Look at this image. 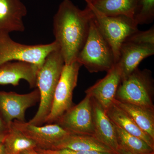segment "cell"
<instances>
[{"instance_id": "cell-11", "label": "cell", "mask_w": 154, "mask_h": 154, "mask_svg": "<svg viewBox=\"0 0 154 154\" xmlns=\"http://www.w3.org/2000/svg\"><path fill=\"white\" fill-rule=\"evenodd\" d=\"M12 124L36 143L37 148L52 150L69 133L56 123L36 126L26 122L14 120Z\"/></svg>"}, {"instance_id": "cell-26", "label": "cell", "mask_w": 154, "mask_h": 154, "mask_svg": "<svg viewBox=\"0 0 154 154\" xmlns=\"http://www.w3.org/2000/svg\"><path fill=\"white\" fill-rule=\"evenodd\" d=\"M0 154H7L5 146L2 142H0Z\"/></svg>"}, {"instance_id": "cell-8", "label": "cell", "mask_w": 154, "mask_h": 154, "mask_svg": "<svg viewBox=\"0 0 154 154\" xmlns=\"http://www.w3.org/2000/svg\"><path fill=\"white\" fill-rule=\"evenodd\" d=\"M82 65L75 60L65 64L56 88L51 110L45 123H54L74 104L72 98L74 90L77 85L79 71Z\"/></svg>"}, {"instance_id": "cell-6", "label": "cell", "mask_w": 154, "mask_h": 154, "mask_svg": "<svg viewBox=\"0 0 154 154\" xmlns=\"http://www.w3.org/2000/svg\"><path fill=\"white\" fill-rule=\"evenodd\" d=\"M9 33L0 30V65L7 62L22 61L41 66L50 53L60 48L55 41L47 44H21L13 40Z\"/></svg>"}, {"instance_id": "cell-19", "label": "cell", "mask_w": 154, "mask_h": 154, "mask_svg": "<svg viewBox=\"0 0 154 154\" xmlns=\"http://www.w3.org/2000/svg\"><path fill=\"white\" fill-rule=\"evenodd\" d=\"M137 2V0H95L88 5L105 16H125L133 18Z\"/></svg>"}, {"instance_id": "cell-13", "label": "cell", "mask_w": 154, "mask_h": 154, "mask_svg": "<svg viewBox=\"0 0 154 154\" xmlns=\"http://www.w3.org/2000/svg\"><path fill=\"white\" fill-rule=\"evenodd\" d=\"M40 67L22 61L5 63L0 65V85L16 87L23 79L28 83L30 88H36L37 72Z\"/></svg>"}, {"instance_id": "cell-5", "label": "cell", "mask_w": 154, "mask_h": 154, "mask_svg": "<svg viewBox=\"0 0 154 154\" xmlns=\"http://www.w3.org/2000/svg\"><path fill=\"white\" fill-rule=\"evenodd\" d=\"M154 81L152 72L148 69L137 68L128 76L121 81L115 99L154 109Z\"/></svg>"}, {"instance_id": "cell-1", "label": "cell", "mask_w": 154, "mask_h": 154, "mask_svg": "<svg viewBox=\"0 0 154 154\" xmlns=\"http://www.w3.org/2000/svg\"><path fill=\"white\" fill-rule=\"evenodd\" d=\"M94 15L87 5L84 10L70 0H63L53 19V32L64 60L65 64L77 60L88 38Z\"/></svg>"}, {"instance_id": "cell-9", "label": "cell", "mask_w": 154, "mask_h": 154, "mask_svg": "<svg viewBox=\"0 0 154 154\" xmlns=\"http://www.w3.org/2000/svg\"><path fill=\"white\" fill-rule=\"evenodd\" d=\"M70 134H94L92 98L86 95L78 105L66 111L55 123Z\"/></svg>"}, {"instance_id": "cell-23", "label": "cell", "mask_w": 154, "mask_h": 154, "mask_svg": "<svg viewBox=\"0 0 154 154\" xmlns=\"http://www.w3.org/2000/svg\"><path fill=\"white\" fill-rule=\"evenodd\" d=\"M36 151L41 154H118L97 151H75L70 149L45 150L36 148Z\"/></svg>"}, {"instance_id": "cell-4", "label": "cell", "mask_w": 154, "mask_h": 154, "mask_svg": "<svg viewBox=\"0 0 154 154\" xmlns=\"http://www.w3.org/2000/svg\"><path fill=\"white\" fill-rule=\"evenodd\" d=\"M154 54V26L145 31L138 30L128 37L122 44L115 63L120 70L122 80L138 68L144 59Z\"/></svg>"}, {"instance_id": "cell-28", "label": "cell", "mask_w": 154, "mask_h": 154, "mask_svg": "<svg viewBox=\"0 0 154 154\" xmlns=\"http://www.w3.org/2000/svg\"><path fill=\"white\" fill-rule=\"evenodd\" d=\"M88 5H91L94 2L95 0H85Z\"/></svg>"}, {"instance_id": "cell-25", "label": "cell", "mask_w": 154, "mask_h": 154, "mask_svg": "<svg viewBox=\"0 0 154 154\" xmlns=\"http://www.w3.org/2000/svg\"><path fill=\"white\" fill-rule=\"evenodd\" d=\"M117 152L118 154H137L125 150L124 149H122L121 148H119ZM150 154H154V153Z\"/></svg>"}, {"instance_id": "cell-17", "label": "cell", "mask_w": 154, "mask_h": 154, "mask_svg": "<svg viewBox=\"0 0 154 154\" xmlns=\"http://www.w3.org/2000/svg\"><path fill=\"white\" fill-rule=\"evenodd\" d=\"M106 112L113 124L130 134L141 139L154 149V140L141 129L131 117L115 103Z\"/></svg>"}, {"instance_id": "cell-14", "label": "cell", "mask_w": 154, "mask_h": 154, "mask_svg": "<svg viewBox=\"0 0 154 154\" xmlns=\"http://www.w3.org/2000/svg\"><path fill=\"white\" fill-rule=\"evenodd\" d=\"M27 13L21 0H0V30L9 33L24 32L23 18Z\"/></svg>"}, {"instance_id": "cell-27", "label": "cell", "mask_w": 154, "mask_h": 154, "mask_svg": "<svg viewBox=\"0 0 154 154\" xmlns=\"http://www.w3.org/2000/svg\"><path fill=\"white\" fill-rule=\"evenodd\" d=\"M23 153L25 154H41L36 151L35 149H31L30 150L27 151Z\"/></svg>"}, {"instance_id": "cell-22", "label": "cell", "mask_w": 154, "mask_h": 154, "mask_svg": "<svg viewBox=\"0 0 154 154\" xmlns=\"http://www.w3.org/2000/svg\"><path fill=\"white\" fill-rule=\"evenodd\" d=\"M133 19L138 25H148L154 20V0H137Z\"/></svg>"}, {"instance_id": "cell-18", "label": "cell", "mask_w": 154, "mask_h": 154, "mask_svg": "<svg viewBox=\"0 0 154 154\" xmlns=\"http://www.w3.org/2000/svg\"><path fill=\"white\" fill-rule=\"evenodd\" d=\"M114 103L124 110L141 129L154 140V110L115 100Z\"/></svg>"}, {"instance_id": "cell-24", "label": "cell", "mask_w": 154, "mask_h": 154, "mask_svg": "<svg viewBox=\"0 0 154 154\" xmlns=\"http://www.w3.org/2000/svg\"><path fill=\"white\" fill-rule=\"evenodd\" d=\"M10 123H8L6 121L0 112V142H3L8 134L10 129Z\"/></svg>"}, {"instance_id": "cell-10", "label": "cell", "mask_w": 154, "mask_h": 154, "mask_svg": "<svg viewBox=\"0 0 154 154\" xmlns=\"http://www.w3.org/2000/svg\"><path fill=\"white\" fill-rule=\"evenodd\" d=\"M39 101L40 94L38 88L24 94L0 91V112L8 123L14 120L24 122H26V110Z\"/></svg>"}, {"instance_id": "cell-16", "label": "cell", "mask_w": 154, "mask_h": 154, "mask_svg": "<svg viewBox=\"0 0 154 154\" xmlns=\"http://www.w3.org/2000/svg\"><path fill=\"white\" fill-rule=\"evenodd\" d=\"M70 149L115 153L112 149L99 140L93 135L69 134L52 150Z\"/></svg>"}, {"instance_id": "cell-7", "label": "cell", "mask_w": 154, "mask_h": 154, "mask_svg": "<svg viewBox=\"0 0 154 154\" xmlns=\"http://www.w3.org/2000/svg\"><path fill=\"white\" fill-rule=\"evenodd\" d=\"M88 6L93 10L94 19L102 35L113 49L116 63L122 44L128 37L139 30L138 25L131 17L105 16Z\"/></svg>"}, {"instance_id": "cell-3", "label": "cell", "mask_w": 154, "mask_h": 154, "mask_svg": "<svg viewBox=\"0 0 154 154\" xmlns=\"http://www.w3.org/2000/svg\"><path fill=\"white\" fill-rule=\"evenodd\" d=\"M77 60L90 73L107 72L115 65L113 49L102 35L94 17L88 38Z\"/></svg>"}, {"instance_id": "cell-21", "label": "cell", "mask_w": 154, "mask_h": 154, "mask_svg": "<svg viewBox=\"0 0 154 154\" xmlns=\"http://www.w3.org/2000/svg\"><path fill=\"white\" fill-rule=\"evenodd\" d=\"M114 126L119 148L134 154H150L154 153V149L141 139L130 134L115 125Z\"/></svg>"}, {"instance_id": "cell-29", "label": "cell", "mask_w": 154, "mask_h": 154, "mask_svg": "<svg viewBox=\"0 0 154 154\" xmlns=\"http://www.w3.org/2000/svg\"><path fill=\"white\" fill-rule=\"evenodd\" d=\"M21 154H24V153H22Z\"/></svg>"}, {"instance_id": "cell-2", "label": "cell", "mask_w": 154, "mask_h": 154, "mask_svg": "<svg viewBox=\"0 0 154 154\" xmlns=\"http://www.w3.org/2000/svg\"><path fill=\"white\" fill-rule=\"evenodd\" d=\"M65 65L60 48L50 53L38 69L36 88L40 94L39 105L37 112L29 124L42 126L51 110L56 88Z\"/></svg>"}, {"instance_id": "cell-15", "label": "cell", "mask_w": 154, "mask_h": 154, "mask_svg": "<svg viewBox=\"0 0 154 154\" xmlns=\"http://www.w3.org/2000/svg\"><path fill=\"white\" fill-rule=\"evenodd\" d=\"M91 98L93 104L94 136L117 153L119 146L114 125L107 116L106 110L95 99Z\"/></svg>"}, {"instance_id": "cell-20", "label": "cell", "mask_w": 154, "mask_h": 154, "mask_svg": "<svg viewBox=\"0 0 154 154\" xmlns=\"http://www.w3.org/2000/svg\"><path fill=\"white\" fill-rule=\"evenodd\" d=\"M7 154H21L37 148L36 143L10 123V129L2 142Z\"/></svg>"}, {"instance_id": "cell-12", "label": "cell", "mask_w": 154, "mask_h": 154, "mask_svg": "<svg viewBox=\"0 0 154 154\" xmlns=\"http://www.w3.org/2000/svg\"><path fill=\"white\" fill-rule=\"evenodd\" d=\"M122 80L121 72L116 64L107 72L104 78L99 80L85 92L95 99L105 110L113 105Z\"/></svg>"}]
</instances>
